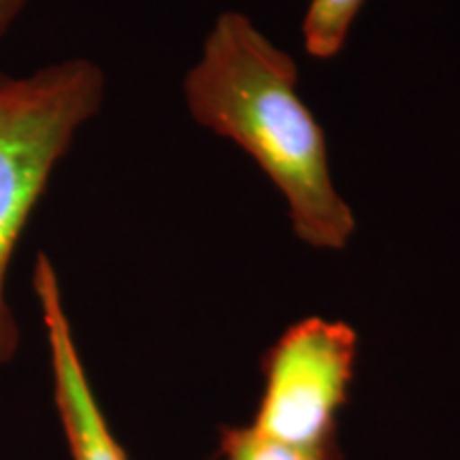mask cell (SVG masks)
<instances>
[{"label": "cell", "mask_w": 460, "mask_h": 460, "mask_svg": "<svg viewBox=\"0 0 460 460\" xmlns=\"http://www.w3.org/2000/svg\"><path fill=\"white\" fill-rule=\"evenodd\" d=\"M296 85L295 58L247 15L224 11L183 96L194 122L243 149L279 190L296 237L337 252L354 237L356 217L332 181L324 128Z\"/></svg>", "instance_id": "cell-1"}, {"label": "cell", "mask_w": 460, "mask_h": 460, "mask_svg": "<svg viewBox=\"0 0 460 460\" xmlns=\"http://www.w3.org/2000/svg\"><path fill=\"white\" fill-rule=\"evenodd\" d=\"M105 90L102 68L85 58L20 77L0 73V371L22 345L7 295L17 245L79 128L101 111Z\"/></svg>", "instance_id": "cell-2"}, {"label": "cell", "mask_w": 460, "mask_h": 460, "mask_svg": "<svg viewBox=\"0 0 460 460\" xmlns=\"http://www.w3.org/2000/svg\"><path fill=\"white\" fill-rule=\"evenodd\" d=\"M358 337L314 315L281 332L262 356L264 390L252 427L298 447L337 446V413L349 399Z\"/></svg>", "instance_id": "cell-3"}, {"label": "cell", "mask_w": 460, "mask_h": 460, "mask_svg": "<svg viewBox=\"0 0 460 460\" xmlns=\"http://www.w3.org/2000/svg\"><path fill=\"white\" fill-rule=\"evenodd\" d=\"M32 292L41 309L48 343L51 396L71 460H128L115 439L88 371L79 354L68 318L60 278L45 252H39L32 269Z\"/></svg>", "instance_id": "cell-4"}, {"label": "cell", "mask_w": 460, "mask_h": 460, "mask_svg": "<svg viewBox=\"0 0 460 460\" xmlns=\"http://www.w3.org/2000/svg\"><path fill=\"white\" fill-rule=\"evenodd\" d=\"M365 3L367 0H312L303 20L305 51L318 60H332L341 54Z\"/></svg>", "instance_id": "cell-5"}, {"label": "cell", "mask_w": 460, "mask_h": 460, "mask_svg": "<svg viewBox=\"0 0 460 460\" xmlns=\"http://www.w3.org/2000/svg\"><path fill=\"white\" fill-rule=\"evenodd\" d=\"M222 460H341L337 446L298 447L250 427H228L220 435Z\"/></svg>", "instance_id": "cell-6"}, {"label": "cell", "mask_w": 460, "mask_h": 460, "mask_svg": "<svg viewBox=\"0 0 460 460\" xmlns=\"http://www.w3.org/2000/svg\"><path fill=\"white\" fill-rule=\"evenodd\" d=\"M28 3L31 0H0V45H3L4 37H7L15 22L20 20V15L24 13Z\"/></svg>", "instance_id": "cell-7"}]
</instances>
